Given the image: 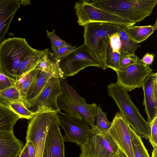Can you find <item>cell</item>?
<instances>
[{
  "instance_id": "1",
  "label": "cell",
  "mask_w": 157,
  "mask_h": 157,
  "mask_svg": "<svg viewBox=\"0 0 157 157\" xmlns=\"http://www.w3.org/2000/svg\"><path fill=\"white\" fill-rule=\"evenodd\" d=\"M94 6L135 24L150 15L156 0H88Z\"/></svg>"
},
{
  "instance_id": "2",
  "label": "cell",
  "mask_w": 157,
  "mask_h": 157,
  "mask_svg": "<svg viewBox=\"0 0 157 157\" xmlns=\"http://www.w3.org/2000/svg\"><path fill=\"white\" fill-rule=\"evenodd\" d=\"M107 88L108 95L114 100L120 112L134 131L137 134L149 139L150 123L140 114L127 92L117 83L109 84Z\"/></svg>"
},
{
  "instance_id": "3",
  "label": "cell",
  "mask_w": 157,
  "mask_h": 157,
  "mask_svg": "<svg viewBox=\"0 0 157 157\" xmlns=\"http://www.w3.org/2000/svg\"><path fill=\"white\" fill-rule=\"evenodd\" d=\"M35 49L25 38L5 39L0 45V71L8 77L17 80L16 73L21 63Z\"/></svg>"
},
{
  "instance_id": "4",
  "label": "cell",
  "mask_w": 157,
  "mask_h": 157,
  "mask_svg": "<svg viewBox=\"0 0 157 157\" xmlns=\"http://www.w3.org/2000/svg\"><path fill=\"white\" fill-rule=\"evenodd\" d=\"M119 25L105 23L93 22L84 26V43L105 70L106 53L110 36L117 33Z\"/></svg>"
},
{
  "instance_id": "5",
  "label": "cell",
  "mask_w": 157,
  "mask_h": 157,
  "mask_svg": "<svg viewBox=\"0 0 157 157\" xmlns=\"http://www.w3.org/2000/svg\"><path fill=\"white\" fill-rule=\"evenodd\" d=\"M80 146L79 157H112L119 149L109 132H100L95 125L91 127L86 140Z\"/></svg>"
},
{
  "instance_id": "6",
  "label": "cell",
  "mask_w": 157,
  "mask_h": 157,
  "mask_svg": "<svg viewBox=\"0 0 157 157\" xmlns=\"http://www.w3.org/2000/svg\"><path fill=\"white\" fill-rule=\"evenodd\" d=\"M74 9L79 25L84 26L93 22H102L118 25L124 27L135 24L117 16L97 8L88 0H81L75 2Z\"/></svg>"
},
{
  "instance_id": "7",
  "label": "cell",
  "mask_w": 157,
  "mask_h": 157,
  "mask_svg": "<svg viewBox=\"0 0 157 157\" xmlns=\"http://www.w3.org/2000/svg\"><path fill=\"white\" fill-rule=\"evenodd\" d=\"M57 111L36 113L28 122L26 142L30 141L35 151V157H42L46 138Z\"/></svg>"
},
{
  "instance_id": "8",
  "label": "cell",
  "mask_w": 157,
  "mask_h": 157,
  "mask_svg": "<svg viewBox=\"0 0 157 157\" xmlns=\"http://www.w3.org/2000/svg\"><path fill=\"white\" fill-rule=\"evenodd\" d=\"M59 65L65 78L74 76L88 67L101 68L99 63L84 44L61 58Z\"/></svg>"
},
{
  "instance_id": "9",
  "label": "cell",
  "mask_w": 157,
  "mask_h": 157,
  "mask_svg": "<svg viewBox=\"0 0 157 157\" xmlns=\"http://www.w3.org/2000/svg\"><path fill=\"white\" fill-rule=\"evenodd\" d=\"M61 93L59 79L52 77L48 80L37 96L24 104L29 110L36 113L44 111H57L59 110L57 105V98Z\"/></svg>"
},
{
  "instance_id": "10",
  "label": "cell",
  "mask_w": 157,
  "mask_h": 157,
  "mask_svg": "<svg viewBox=\"0 0 157 157\" xmlns=\"http://www.w3.org/2000/svg\"><path fill=\"white\" fill-rule=\"evenodd\" d=\"M56 117L59 125L64 130V142H71L81 146L86 140L91 128L82 119L71 116L60 110L57 111Z\"/></svg>"
},
{
  "instance_id": "11",
  "label": "cell",
  "mask_w": 157,
  "mask_h": 157,
  "mask_svg": "<svg viewBox=\"0 0 157 157\" xmlns=\"http://www.w3.org/2000/svg\"><path fill=\"white\" fill-rule=\"evenodd\" d=\"M153 70L139 59L134 64L122 71H115L117 75V83L128 91L141 87L147 77Z\"/></svg>"
},
{
  "instance_id": "12",
  "label": "cell",
  "mask_w": 157,
  "mask_h": 157,
  "mask_svg": "<svg viewBox=\"0 0 157 157\" xmlns=\"http://www.w3.org/2000/svg\"><path fill=\"white\" fill-rule=\"evenodd\" d=\"M131 128L121 113L117 112L108 131L119 148L128 157H134L131 137Z\"/></svg>"
},
{
  "instance_id": "13",
  "label": "cell",
  "mask_w": 157,
  "mask_h": 157,
  "mask_svg": "<svg viewBox=\"0 0 157 157\" xmlns=\"http://www.w3.org/2000/svg\"><path fill=\"white\" fill-rule=\"evenodd\" d=\"M59 79L62 93L57 100L59 109L65 111L71 116L81 119L77 111V108L79 103L85 99L68 84L65 78Z\"/></svg>"
},
{
  "instance_id": "14",
  "label": "cell",
  "mask_w": 157,
  "mask_h": 157,
  "mask_svg": "<svg viewBox=\"0 0 157 157\" xmlns=\"http://www.w3.org/2000/svg\"><path fill=\"white\" fill-rule=\"evenodd\" d=\"M59 125L56 117L48 132L42 157H65L64 142Z\"/></svg>"
},
{
  "instance_id": "15",
  "label": "cell",
  "mask_w": 157,
  "mask_h": 157,
  "mask_svg": "<svg viewBox=\"0 0 157 157\" xmlns=\"http://www.w3.org/2000/svg\"><path fill=\"white\" fill-rule=\"evenodd\" d=\"M141 87L144 94L143 104L147 115V121L150 123L157 115V73H151Z\"/></svg>"
},
{
  "instance_id": "16",
  "label": "cell",
  "mask_w": 157,
  "mask_h": 157,
  "mask_svg": "<svg viewBox=\"0 0 157 157\" xmlns=\"http://www.w3.org/2000/svg\"><path fill=\"white\" fill-rule=\"evenodd\" d=\"M20 7L19 0H0V45L6 39L10 24Z\"/></svg>"
},
{
  "instance_id": "17",
  "label": "cell",
  "mask_w": 157,
  "mask_h": 157,
  "mask_svg": "<svg viewBox=\"0 0 157 157\" xmlns=\"http://www.w3.org/2000/svg\"><path fill=\"white\" fill-rule=\"evenodd\" d=\"M24 146L13 132L0 131V157H17Z\"/></svg>"
},
{
  "instance_id": "18",
  "label": "cell",
  "mask_w": 157,
  "mask_h": 157,
  "mask_svg": "<svg viewBox=\"0 0 157 157\" xmlns=\"http://www.w3.org/2000/svg\"><path fill=\"white\" fill-rule=\"evenodd\" d=\"M50 52L49 50L35 49L29 55L21 62L16 73L17 79L22 75L35 69L40 62Z\"/></svg>"
},
{
  "instance_id": "19",
  "label": "cell",
  "mask_w": 157,
  "mask_h": 157,
  "mask_svg": "<svg viewBox=\"0 0 157 157\" xmlns=\"http://www.w3.org/2000/svg\"><path fill=\"white\" fill-rule=\"evenodd\" d=\"M21 118L7 105L0 102V131L13 132L14 125Z\"/></svg>"
},
{
  "instance_id": "20",
  "label": "cell",
  "mask_w": 157,
  "mask_h": 157,
  "mask_svg": "<svg viewBox=\"0 0 157 157\" xmlns=\"http://www.w3.org/2000/svg\"><path fill=\"white\" fill-rule=\"evenodd\" d=\"M123 30L131 39L138 44L147 39L155 31L151 25L143 26L133 25L123 27Z\"/></svg>"
},
{
  "instance_id": "21",
  "label": "cell",
  "mask_w": 157,
  "mask_h": 157,
  "mask_svg": "<svg viewBox=\"0 0 157 157\" xmlns=\"http://www.w3.org/2000/svg\"><path fill=\"white\" fill-rule=\"evenodd\" d=\"M52 77H53L52 74L40 71L37 76L29 89L23 103L28 102L37 96L43 90L48 80Z\"/></svg>"
},
{
  "instance_id": "22",
  "label": "cell",
  "mask_w": 157,
  "mask_h": 157,
  "mask_svg": "<svg viewBox=\"0 0 157 157\" xmlns=\"http://www.w3.org/2000/svg\"><path fill=\"white\" fill-rule=\"evenodd\" d=\"M40 70L34 69L22 75L17 79L14 86L18 90L23 102L26 94L33 81L38 76Z\"/></svg>"
},
{
  "instance_id": "23",
  "label": "cell",
  "mask_w": 157,
  "mask_h": 157,
  "mask_svg": "<svg viewBox=\"0 0 157 157\" xmlns=\"http://www.w3.org/2000/svg\"><path fill=\"white\" fill-rule=\"evenodd\" d=\"M97 110L96 103L88 104L86 100L80 103L77 108V111L81 119L91 127L94 125Z\"/></svg>"
},
{
  "instance_id": "24",
  "label": "cell",
  "mask_w": 157,
  "mask_h": 157,
  "mask_svg": "<svg viewBox=\"0 0 157 157\" xmlns=\"http://www.w3.org/2000/svg\"><path fill=\"white\" fill-rule=\"evenodd\" d=\"M123 27L119 26L117 29V32L119 35L121 42L120 52L125 54H135L136 50L140 46L128 36L124 31Z\"/></svg>"
},
{
  "instance_id": "25",
  "label": "cell",
  "mask_w": 157,
  "mask_h": 157,
  "mask_svg": "<svg viewBox=\"0 0 157 157\" xmlns=\"http://www.w3.org/2000/svg\"><path fill=\"white\" fill-rule=\"evenodd\" d=\"M130 134L134 157H150L141 136L136 133L132 128H131Z\"/></svg>"
},
{
  "instance_id": "26",
  "label": "cell",
  "mask_w": 157,
  "mask_h": 157,
  "mask_svg": "<svg viewBox=\"0 0 157 157\" xmlns=\"http://www.w3.org/2000/svg\"><path fill=\"white\" fill-rule=\"evenodd\" d=\"M121 52H113L109 43L107 48L105 65L106 68H110L115 71L118 70Z\"/></svg>"
},
{
  "instance_id": "27",
  "label": "cell",
  "mask_w": 157,
  "mask_h": 157,
  "mask_svg": "<svg viewBox=\"0 0 157 157\" xmlns=\"http://www.w3.org/2000/svg\"><path fill=\"white\" fill-rule=\"evenodd\" d=\"M17 101H22L18 90L14 86L0 91V102L7 105L11 102Z\"/></svg>"
},
{
  "instance_id": "28",
  "label": "cell",
  "mask_w": 157,
  "mask_h": 157,
  "mask_svg": "<svg viewBox=\"0 0 157 157\" xmlns=\"http://www.w3.org/2000/svg\"><path fill=\"white\" fill-rule=\"evenodd\" d=\"M7 105L12 110L20 115L21 118L30 120L36 114L29 110L22 101H12L9 103Z\"/></svg>"
},
{
  "instance_id": "29",
  "label": "cell",
  "mask_w": 157,
  "mask_h": 157,
  "mask_svg": "<svg viewBox=\"0 0 157 157\" xmlns=\"http://www.w3.org/2000/svg\"><path fill=\"white\" fill-rule=\"evenodd\" d=\"M96 124V127L101 132L107 133L110 128L112 122H110L107 118L106 112H103L101 106H97Z\"/></svg>"
},
{
  "instance_id": "30",
  "label": "cell",
  "mask_w": 157,
  "mask_h": 157,
  "mask_svg": "<svg viewBox=\"0 0 157 157\" xmlns=\"http://www.w3.org/2000/svg\"><path fill=\"white\" fill-rule=\"evenodd\" d=\"M76 46L68 45L59 48L52 49L53 53H51L52 59L55 62H59L63 57L69 54L73 51Z\"/></svg>"
},
{
  "instance_id": "31",
  "label": "cell",
  "mask_w": 157,
  "mask_h": 157,
  "mask_svg": "<svg viewBox=\"0 0 157 157\" xmlns=\"http://www.w3.org/2000/svg\"><path fill=\"white\" fill-rule=\"evenodd\" d=\"M139 59L135 54H125L121 52L118 71H122L127 67L135 64Z\"/></svg>"
},
{
  "instance_id": "32",
  "label": "cell",
  "mask_w": 157,
  "mask_h": 157,
  "mask_svg": "<svg viewBox=\"0 0 157 157\" xmlns=\"http://www.w3.org/2000/svg\"><path fill=\"white\" fill-rule=\"evenodd\" d=\"M47 37L49 38L51 44L52 49L59 48L68 45V44L61 39L55 33V29H54L51 32L46 30Z\"/></svg>"
},
{
  "instance_id": "33",
  "label": "cell",
  "mask_w": 157,
  "mask_h": 157,
  "mask_svg": "<svg viewBox=\"0 0 157 157\" xmlns=\"http://www.w3.org/2000/svg\"><path fill=\"white\" fill-rule=\"evenodd\" d=\"M17 81L8 77L0 71V91L14 86Z\"/></svg>"
},
{
  "instance_id": "34",
  "label": "cell",
  "mask_w": 157,
  "mask_h": 157,
  "mask_svg": "<svg viewBox=\"0 0 157 157\" xmlns=\"http://www.w3.org/2000/svg\"><path fill=\"white\" fill-rule=\"evenodd\" d=\"M150 135L149 141L153 148L157 147V115L150 123Z\"/></svg>"
},
{
  "instance_id": "35",
  "label": "cell",
  "mask_w": 157,
  "mask_h": 157,
  "mask_svg": "<svg viewBox=\"0 0 157 157\" xmlns=\"http://www.w3.org/2000/svg\"><path fill=\"white\" fill-rule=\"evenodd\" d=\"M109 43L113 51L120 52L121 46V42L118 33H114L109 37Z\"/></svg>"
},
{
  "instance_id": "36",
  "label": "cell",
  "mask_w": 157,
  "mask_h": 157,
  "mask_svg": "<svg viewBox=\"0 0 157 157\" xmlns=\"http://www.w3.org/2000/svg\"><path fill=\"white\" fill-rule=\"evenodd\" d=\"M155 55L153 53H146L143 58L141 59V61L145 64L149 65L152 64L155 57Z\"/></svg>"
},
{
  "instance_id": "37",
  "label": "cell",
  "mask_w": 157,
  "mask_h": 157,
  "mask_svg": "<svg viewBox=\"0 0 157 157\" xmlns=\"http://www.w3.org/2000/svg\"><path fill=\"white\" fill-rule=\"evenodd\" d=\"M29 157H35V151L32 143L30 141L26 142Z\"/></svg>"
},
{
  "instance_id": "38",
  "label": "cell",
  "mask_w": 157,
  "mask_h": 157,
  "mask_svg": "<svg viewBox=\"0 0 157 157\" xmlns=\"http://www.w3.org/2000/svg\"><path fill=\"white\" fill-rule=\"evenodd\" d=\"M19 157H29L26 144H25L24 146L21 153L19 156Z\"/></svg>"
},
{
  "instance_id": "39",
  "label": "cell",
  "mask_w": 157,
  "mask_h": 157,
  "mask_svg": "<svg viewBox=\"0 0 157 157\" xmlns=\"http://www.w3.org/2000/svg\"><path fill=\"white\" fill-rule=\"evenodd\" d=\"M112 157H128L119 148L117 152Z\"/></svg>"
},
{
  "instance_id": "40",
  "label": "cell",
  "mask_w": 157,
  "mask_h": 157,
  "mask_svg": "<svg viewBox=\"0 0 157 157\" xmlns=\"http://www.w3.org/2000/svg\"><path fill=\"white\" fill-rule=\"evenodd\" d=\"M20 4H22L24 6H25L31 4L30 0H19Z\"/></svg>"
},
{
  "instance_id": "41",
  "label": "cell",
  "mask_w": 157,
  "mask_h": 157,
  "mask_svg": "<svg viewBox=\"0 0 157 157\" xmlns=\"http://www.w3.org/2000/svg\"><path fill=\"white\" fill-rule=\"evenodd\" d=\"M157 147L153 148L152 152V153L151 157H157Z\"/></svg>"
},
{
  "instance_id": "42",
  "label": "cell",
  "mask_w": 157,
  "mask_h": 157,
  "mask_svg": "<svg viewBox=\"0 0 157 157\" xmlns=\"http://www.w3.org/2000/svg\"><path fill=\"white\" fill-rule=\"evenodd\" d=\"M153 28L154 29V30H156L157 29V19H156L155 23L154 25L152 26Z\"/></svg>"
}]
</instances>
